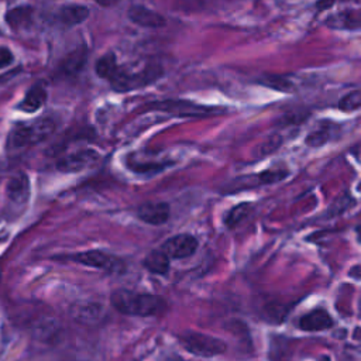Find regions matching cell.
Returning a JSON list of instances; mask_svg holds the SVG:
<instances>
[{"mask_svg":"<svg viewBox=\"0 0 361 361\" xmlns=\"http://www.w3.org/2000/svg\"><path fill=\"white\" fill-rule=\"evenodd\" d=\"M113 307L127 316L151 317L164 313L168 307L165 299L152 293H141L128 289H117L111 293Z\"/></svg>","mask_w":361,"mask_h":361,"instance_id":"obj_1","label":"cell"},{"mask_svg":"<svg viewBox=\"0 0 361 361\" xmlns=\"http://www.w3.org/2000/svg\"><path fill=\"white\" fill-rule=\"evenodd\" d=\"M55 130V121L49 117H42L31 123L17 124L7 137V148L18 149L30 147L47 140Z\"/></svg>","mask_w":361,"mask_h":361,"instance_id":"obj_2","label":"cell"},{"mask_svg":"<svg viewBox=\"0 0 361 361\" xmlns=\"http://www.w3.org/2000/svg\"><path fill=\"white\" fill-rule=\"evenodd\" d=\"M161 73L162 71L158 65H148L138 72H128L118 66L117 72L109 82L111 87L117 92H130L155 82L161 76Z\"/></svg>","mask_w":361,"mask_h":361,"instance_id":"obj_3","label":"cell"},{"mask_svg":"<svg viewBox=\"0 0 361 361\" xmlns=\"http://www.w3.org/2000/svg\"><path fill=\"white\" fill-rule=\"evenodd\" d=\"M179 340L186 351L204 358L220 355L227 348L223 340L199 331H186L179 337Z\"/></svg>","mask_w":361,"mask_h":361,"instance_id":"obj_4","label":"cell"},{"mask_svg":"<svg viewBox=\"0 0 361 361\" xmlns=\"http://www.w3.org/2000/svg\"><path fill=\"white\" fill-rule=\"evenodd\" d=\"M148 109H155L159 111H165L172 116L178 117H207L213 114H221V109L212 107V106H203L197 104L195 102L189 100H164V102H155Z\"/></svg>","mask_w":361,"mask_h":361,"instance_id":"obj_5","label":"cell"},{"mask_svg":"<svg viewBox=\"0 0 361 361\" xmlns=\"http://www.w3.org/2000/svg\"><path fill=\"white\" fill-rule=\"evenodd\" d=\"M69 258L85 267L96 268L109 274H120L126 269L124 262L118 257L102 250H87V251L76 252Z\"/></svg>","mask_w":361,"mask_h":361,"instance_id":"obj_6","label":"cell"},{"mask_svg":"<svg viewBox=\"0 0 361 361\" xmlns=\"http://www.w3.org/2000/svg\"><path fill=\"white\" fill-rule=\"evenodd\" d=\"M100 161V154L93 148L72 151L56 161V169L63 173H76L94 166Z\"/></svg>","mask_w":361,"mask_h":361,"instance_id":"obj_7","label":"cell"},{"mask_svg":"<svg viewBox=\"0 0 361 361\" xmlns=\"http://www.w3.org/2000/svg\"><path fill=\"white\" fill-rule=\"evenodd\" d=\"M197 247H199V243L195 235L182 233L168 238L162 244L161 250L172 259H182V258L192 257L196 252Z\"/></svg>","mask_w":361,"mask_h":361,"instance_id":"obj_8","label":"cell"},{"mask_svg":"<svg viewBox=\"0 0 361 361\" xmlns=\"http://www.w3.org/2000/svg\"><path fill=\"white\" fill-rule=\"evenodd\" d=\"M171 207L166 202H147L138 206L137 217L151 226H161L169 220Z\"/></svg>","mask_w":361,"mask_h":361,"instance_id":"obj_9","label":"cell"},{"mask_svg":"<svg viewBox=\"0 0 361 361\" xmlns=\"http://www.w3.org/2000/svg\"><path fill=\"white\" fill-rule=\"evenodd\" d=\"M7 199L17 206H23L30 197V179L24 172L13 175L6 183Z\"/></svg>","mask_w":361,"mask_h":361,"instance_id":"obj_10","label":"cell"},{"mask_svg":"<svg viewBox=\"0 0 361 361\" xmlns=\"http://www.w3.org/2000/svg\"><path fill=\"white\" fill-rule=\"evenodd\" d=\"M128 18L135 23L137 25L145 27V28H158L164 27L166 24L164 16H161L158 11H154L145 6H131L128 8Z\"/></svg>","mask_w":361,"mask_h":361,"instance_id":"obj_11","label":"cell"},{"mask_svg":"<svg viewBox=\"0 0 361 361\" xmlns=\"http://www.w3.org/2000/svg\"><path fill=\"white\" fill-rule=\"evenodd\" d=\"M333 326V319L327 310L319 307L303 314L299 319V329L305 331H322Z\"/></svg>","mask_w":361,"mask_h":361,"instance_id":"obj_12","label":"cell"},{"mask_svg":"<svg viewBox=\"0 0 361 361\" xmlns=\"http://www.w3.org/2000/svg\"><path fill=\"white\" fill-rule=\"evenodd\" d=\"M360 23H361V17L357 8L334 13L324 20V24L334 30H358Z\"/></svg>","mask_w":361,"mask_h":361,"instance_id":"obj_13","label":"cell"},{"mask_svg":"<svg viewBox=\"0 0 361 361\" xmlns=\"http://www.w3.org/2000/svg\"><path fill=\"white\" fill-rule=\"evenodd\" d=\"M73 317L83 324H96L103 320L104 316V309L102 305L96 302H89L85 305H78L73 312Z\"/></svg>","mask_w":361,"mask_h":361,"instance_id":"obj_14","label":"cell"},{"mask_svg":"<svg viewBox=\"0 0 361 361\" xmlns=\"http://www.w3.org/2000/svg\"><path fill=\"white\" fill-rule=\"evenodd\" d=\"M47 100V90L41 83H37L28 89L20 104L17 106L18 110H23L25 113H34L38 109L44 106Z\"/></svg>","mask_w":361,"mask_h":361,"instance_id":"obj_15","label":"cell"},{"mask_svg":"<svg viewBox=\"0 0 361 361\" xmlns=\"http://www.w3.org/2000/svg\"><path fill=\"white\" fill-rule=\"evenodd\" d=\"M58 17L61 23L68 27L78 25L89 17V8L82 4H66L59 10Z\"/></svg>","mask_w":361,"mask_h":361,"instance_id":"obj_16","label":"cell"},{"mask_svg":"<svg viewBox=\"0 0 361 361\" xmlns=\"http://www.w3.org/2000/svg\"><path fill=\"white\" fill-rule=\"evenodd\" d=\"M169 257L162 250H152L142 261L145 269L157 275H166L169 271Z\"/></svg>","mask_w":361,"mask_h":361,"instance_id":"obj_17","label":"cell"},{"mask_svg":"<svg viewBox=\"0 0 361 361\" xmlns=\"http://www.w3.org/2000/svg\"><path fill=\"white\" fill-rule=\"evenodd\" d=\"M32 13H34L32 8L28 6H20V7L11 8L6 14V23L14 31L27 28L32 21Z\"/></svg>","mask_w":361,"mask_h":361,"instance_id":"obj_18","label":"cell"},{"mask_svg":"<svg viewBox=\"0 0 361 361\" xmlns=\"http://www.w3.org/2000/svg\"><path fill=\"white\" fill-rule=\"evenodd\" d=\"M86 48L80 47V48H76L75 51H72L69 55H66V58L62 61L59 69L63 75L66 76H72V75H76L78 72L82 71L85 62H86Z\"/></svg>","mask_w":361,"mask_h":361,"instance_id":"obj_19","label":"cell"},{"mask_svg":"<svg viewBox=\"0 0 361 361\" xmlns=\"http://www.w3.org/2000/svg\"><path fill=\"white\" fill-rule=\"evenodd\" d=\"M117 69H118V63H117L116 55L113 52L104 54L102 58L97 59V62L94 65V71H96L97 76L107 79V80H110L113 78V75L117 72Z\"/></svg>","mask_w":361,"mask_h":361,"instance_id":"obj_20","label":"cell"},{"mask_svg":"<svg viewBox=\"0 0 361 361\" xmlns=\"http://www.w3.org/2000/svg\"><path fill=\"white\" fill-rule=\"evenodd\" d=\"M252 210V204L251 203H247V202H243V203H238L235 206H233L228 213L224 216V223L227 227L233 228L235 226H238Z\"/></svg>","mask_w":361,"mask_h":361,"instance_id":"obj_21","label":"cell"},{"mask_svg":"<svg viewBox=\"0 0 361 361\" xmlns=\"http://www.w3.org/2000/svg\"><path fill=\"white\" fill-rule=\"evenodd\" d=\"M330 133H331V124H322L317 130L312 131L306 140V142L312 147H319L322 144H324L329 138H330Z\"/></svg>","mask_w":361,"mask_h":361,"instance_id":"obj_22","label":"cell"},{"mask_svg":"<svg viewBox=\"0 0 361 361\" xmlns=\"http://www.w3.org/2000/svg\"><path fill=\"white\" fill-rule=\"evenodd\" d=\"M288 171L285 169H268L264 172L257 173V183L258 185H271L279 182L288 176Z\"/></svg>","mask_w":361,"mask_h":361,"instance_id":"obj_23","label":"cell"},{"mask_svg":"<svg viewBox=\"0 0 361 361\" xmlns=\"http://www.w3.org/2000/svg\"><path fill=\"white\" fill-rule=\"evenodd\" d=\"M361 106V92L354 90L345 94L340 102H338V109L344 111H354L358 110Z\"/></svg>","mask_w":361,"mask_h":361,"instance_id":"obj_24","label":"cell"},{"mask_svg":"<svg viewBox=\"0 0 361 361\" xmlns=\"http://www.w3.org/2000/svg\"><path fill=\"white\" fill-rule=\"evenodd\" d=\"M265 85L271 86V87H274L276 90H281V92H292L293 90V85L288 79H285L282 76H269L267 79Z\"/></svg>","mask_w":361,"mask_h":361,"instance_id":"obj_25","label":"cell"},{"mask_svg":"<svg viewBox=\"0 0 361 361\" xmlns=\"http://www.w3.org/2000/svg\"><path fill=\"white\" fill-rule=\"evenodd\" d=\"M14 61L13 52L7 47H0V69L7 68Z\"/></svg>","mask_w":361,"mask_h":361,"instance_id":"obj_26","label":"cell"},{"mask_svg":"<svg viewBox=\"0 0 361 361\" xmlns=\"http://www.w3.org/2000/svg\"><path fill=\"white\" fill-rule=\"evenodd\" d=\"M334 4V0H319L317 1V10L323 11L326 8H330Z\"/></svg>","mask_w":361,"mask_h":361,"instance_id":"obj_27","label":"cell"},{"mask_svg":"<svg viewBox=\"0 0 361 361\" xmlns=\"http://www.w3.org/2000/svg\"><path fill=\"white\" fill-rule=\"evenodd\" d=\"M117 1H118V0H96V3L100 4V6H103V7H110V6L116 4Z\"/></svg>","mask_w":361,"mask_h":361,"instance_id":"obj_28","label":"cell"}]
</instances>
